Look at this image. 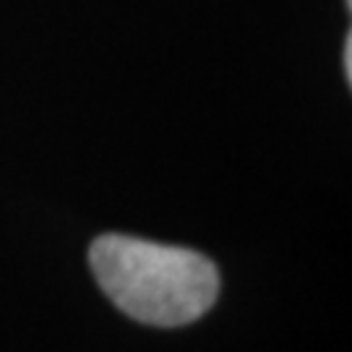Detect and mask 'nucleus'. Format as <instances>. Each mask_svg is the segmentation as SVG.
<instances>
[{
	"instance_id": "obj_1",
	"label": "nucleus",
	"mask_w": 352,
	"mask_h": 352,
	"mask_svg": "<svg viewBox=\"0 0 352 352\" xmlns=\"http://www.w3.org/2000/svg\"><path fill=\"white\" fill-rule=\"evenodd\" d=\"M89 266L113 305L149 327L193 324L219 295V272L204 253L133 235H100Z\"/></svg>"
},
{
	"instance_id": "obj_2",
	"label": "nucleus",
	"mask_w": 352,
	"mask_h": 352,
	"mask_svg": "<svg viewBox=\"0 0 352 352\" xmlns=\"http://www.w3.org/2000/svg\"><path fill=\"white\" fill-rule=\"evenodd\" d=\"M342 65H344V76H347V84L352 81V37H344V55H342Z\"/></svg>"
},
{
	"instance_id": "obj_3",
	"label": "nucleus",
	"mask_w": 352,
	"mask_h": 352,
	"mask_svg": "<svg viewBox=\"0 0 352 352\" xmlns=\"http://www.w3.org/2000/svg\"><path fill=\"white\" fill-rule=\"evenodd\" d=\"M344 6H347V8H350V6H352V0H344Z\"/></svg>"
}]
</instances>
